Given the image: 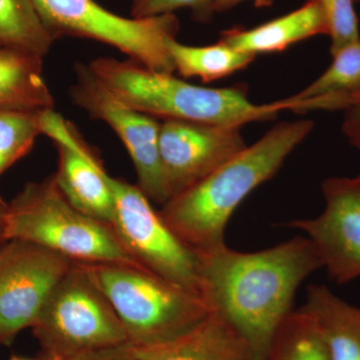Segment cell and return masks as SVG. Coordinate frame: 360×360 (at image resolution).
I'll use <instances>...</instances> for the list:
<instances>
[{
    "label": "cell",
    "instance_id": "cell-1",
    "mask_svg": "<svg viewBox=\"0 0 360 360\" xmlns=\"http://www.w3.org/2000/svg\"><path fill=\"white\" fill-rule=\"evenodd\" d=\"M200 293L210 311L236 329L252 360H265L277 331L293 311L303 281L322 269L307 236L243 252L224 245L196 251Z\"/></svg>",
    "mask_w": 360,
    "mask_h": 360
},
{
    "label": "cell",
    "instance_id": "cell-2",
    "mask_svg": "<svg viewBox=\"0 0 360 360\" xmlns=\"http://www.w3.org/2000/svg\"><path fill=\"white\" fill-rule=\"evenodd\" d=\"M312 129L309 120L279 123L206 179L170 198L162 205L161 217L193 250L224 245L227 224L236 208L277 174Z\"/></svg>",
    "mask_w": 360,
    "mask_h": 360
},
{
    "label": "cell",
    "instance_id": "cell-3",
    "mask_svg": "<svg viewBox=\"0 0 360 360\" xmlns=\"http://www.w3.org/2000/svg\"><path fill=\"white\" fill-rule=\"evenodd\" d=\"M89 66L120 101L158 120L241 127L246 123L271 120L283 110H295L290 97L257 104L248 99L243 87L200 86L169 73L148 70L130 59L98 58Z\"/></svg>",
    "mask_w": 360,
    "mask_h": 360
},
{
    "label": "cell",
    "instance_id": "cell-4",
    "mask_svg": "<svg viewBox=\"0 0 360 360\" xmlns=\"http://www.w3.org/2000/svg\"><path fill=\"white\" fill-rule=\"evenodd\" d=\"M4 238L30 241L78 264L144 269L123 248L110 225L87 217L66 200L53 176L30 182L7 203Z\"/></svg>",
    "mask_w": 360,
    "mask_h": 360
},
{
    "label": "cell",
    "instance_id": "cell-5",
    "mask_svg": "<svg viewBox=\"0 0 360 360\" xmlns=\"http://www.w3.org/2000/svg\"><path fill=\"white\" fill-rule=\"evenodd\" d=\"M85 265L134 347H155L174 340L212 312L200 293L148 270L127 265Z\"/></svg>",
    "mask_w": 360,
    "mask_h": 360
},
{
    "label": "cell",
    "instance_id": "cell-6",
    "mask_svg": "<svg viewBox=\"0 0 360 360\" xmlns=\"http://www.w3.org/2000/svg\"><path fill=\"white\" fill-rule=\"evenodd\" d=\"M32 329L47 356L63 360L129 342L110 300L78 262L52 291Z\"/></svg>",
    "mask_w": 360,
    "mask_h": 360
},
{
    "label": "cell",
    "instance_id": "cell-7",
    "mask_svg": "<svg viewBox=\"0 0 360 360\" xmlns=\"http://www.w3.org/2000/svg\"><path fill=\"white\" fill-rule=\"evenodd\" d=\"M45 26L56 39L82 37L110 45L139 65L156 72L174 75L168 51L176 39L179 18L172 14L127 18L111 13L96 0H32Z\"/></svg>",
    "mask_w": 360,
    "mask_h": 360
},
{
    "label": "cell",
    "instance_id": "cell-8",
    "mask_svg": "<svg viewBox=\"0 0 360 360\" xmlns=\"http://www.w3.org/2000/svg\"><path fill=\"white\" fill-rule=\"evenodd\" d=\"M108 180L115 198L110 226L123 248L144 269L200 293L196 251L169 229L141 187L110 175Z\"/></svg>",
    "mask_w": 360,
    "mask_h": 360
},
{
    "label": "cell",
    "instance_id": "cell-9",
    "mask_svg": "<svg viewBox=\"0 0 360 360\" xmlns=\"http://www.w3.org/2000/svg\"><path fill=\"white\" fill-rule=\"evenodd\" d=\"M75 75V82L70 89L72 103L94 120L110 125L134 162L137 186L149 200L165 205L168 194L161 170L158 118L120 101L94 75L89 65L77 63Z\"/></svg>",
    "mask_w": 360,
    "mask_h": 360
},
{
    "label": "cell",
    "instance_id": "cell-10",
    "mask_svg": "<svg viewBox=\"0 0 360 360\" xmlns=\"http://www.w3.org/2000/svg\"><path fill=\"white\" fill-rule=\"evenodd\" d=\"M75 262L44 246L8 239L0 246V345L32 328Z\"/></svg>",
    "mask_w": 360,
    "mask_h": 360
},
{
    "label": "cell",
    "instance_id": "cell-11",
    "mask_svg": "<svg viewBox=\"0 0 360 360\" xmlns=\"http://www.w3.org/2000/svg\"><path fill=\"white\" fill-rule=\"evenodd\" d=\"M321 193V214L281 226L304 232L330 278L349 283L360 277V174L329 177L322 182Z\"/></svg>",
    "mask_w": 360,
    "mask_h": 360
},
{
    "label": "cell",
    "instance_id": "cell-12",
    "mask_svg": "<svg viewBox=\"0 0 360 360\" xmlns=\"http://www.w3.org/2000/svg\"><path fill=\"white\" fill-rule=\"evenodd\" d=\"M246 146L240 127L163 120L160 156L168 200L206 179Z\"/></svg>",
    "mask_w": 360,
    "mask_h": 360
},
{
    "label": "cell",
    "instance_id": "cell-13",
    "mask_svg": "<svg viewBox=\"0 0 360 360\" xmlns=\"http://www.w3.org/2000/svg\"><path fill=\"white\" fill-rule=\"evenodd\" d=\"M41 134L58 150V168L53 175L66 200L87 217L110 225L115 198L108 174L87 148L72 124L53 110L40 111Z\"/></svg>",
    "mask_w": 360,
    "mask_h": 360
},
{
    "label": "cell",
    "instance_id": "cell-14",
    "mask_svg": "<svg viewBox=\"0 0 360 360\" xmlns=\"http://www.w3.org/2000/svg\"><path fill=\"white\" fill-rule=\"evenodd\" d=\"M134 349L139 360H252L245 340L212 311L174 340Z\"/></svg>",
    "mask_w": 360,
    "mask_h": 360
},
{
    "label": "cell",
    "instance_id": "cell-15",
    "mask_svg": "<svg viewBox=\"0 0 360 360\" xmlns=\"http://www.w3.org/2000/svg\"><path fill=\"white\" fill-rule=\"evenodd\" d=\"M328 35V23L319 0H307L300 8L250 30L233 27L221 32L220 41L253 54L285 51L315 35Z\"/></svg>",
    "mask_w": 360,
    "mask_h": 360
},
{
    "label": "cell",
    "instance_id": "cell-16",
    "mask_svg": "<svg viewBox=\"0 0 360 360\" xmlns=\"http://www.w3.org/2000/svg\"><path fill=\"white\" fill-rule=\"evenodd\" d=\"M302 309L314 321L329 360H360V307L323 284H310Z\"/></svg>",
    "mask_w": 360,
    "mask_h": 360
},
{
    "label": "cell",
    "instance_id": "cell-17",
    "mask_svg": "<svg viewBox=\"0 0 360 360\" xmlns=\"http://www.w3.org/2000/svg\"><path fill=\"white\" fill-rule=\"evenodd\" d=\"M42 59L18 49L0 47V110L37 112L53 110Z\"/></svg>",
    "mask_w": 360,
    "mask_h": 360
},
{
    "label": "cell",
    "instance_id": "cell-18",
    "mask_svg": "<svg viewBox=\"0 0 360 360\" xmlns=\"http://www.w3.org/2000/svg\"><path fill=\"white\" fill-rule=\"evenodd\" d=\"M328 70L292 96L309 110H345L360 97V40L331 54Z\"/></svg>",
    "mask_w": 360,
    "mask_h": 360
},
{
    "label": "cell",
    "instance_id": "cell-19",
    "mask_svg": "<svg viewBox=\"0 0 360 360\" xmlns=\"http://www.w3.org/2000/svg\"><path fill=\"white\" fill-rule=\"evenodd\" d=\"M167 49L180 77H200L205 84L245 70L255 59L253 54L236 51L220 40L207 46H191L175 39L168 41Z\"/></svg>",
    "mask_w": 360,
    "mask_h": 360
},
{
    "label": "cell",
    "instance_id": "cell-20",
    "mask_svg": "<svg viewBox=\"0 0 360 360\" xmlns=\"http://www.w3.org/2000/svg\"><path fill=\"white\" fill-rule=\"evenodd\" d=\"M56 40L32 0H0V47L44 58Z\"/></svg>",
    "mask_w": 360,
    "mask_h": 360
},
{
    "label": "cell",
    "instance_id": "cell-21",
    "mask_svg": "<svg viewBox=\"0 0 360 360\" xmlns=\"http://www.w3.org/2000/svg\"><path fill=\"white\" fill-rule=\"evenodd\" d=\"M265 360H329L314 321L302 307L278 329Z\"/></svg>",
    "mask_w": 360,
    "mask_h": 360
},
{
    "label": "cell",
    "instance_id": "cell-22",
    "mask_svg": "<svg viewBox=\"0 0 360 360\" xmlns=\"http://www.w3.org/2000/svg\"><path fill=\"white\" fill-rule=\"evenodd\" d=\"M39 113L0 110V174L32 150L41 134Z\"/></svg>",
    "mask_w": 360,
    "mask_h": 360
},
{
    "label": "cell",
    "instance_id": "cell-23",
    "mask_svg": "<svg viewBox=\"0 0 360 360\" xmlns=\"http://www.w3.org/2000/svg\"><path fill=\"white\" fill-rule=\"evenodd\" d=\"M328 23L330 54L360 40L359 21L355 0H319Z\"/></svg>",
    "mask_w": 360,
    "mask_h": 360
},
{
    "label": "cell",
    "instance_id": "cell-24",
    "mask_svg": "<svg viewBox=\"0 0 360 360\" xmlns=\"http://www.w3.org/2000/svg\"><path fill=\"white\" fill-rule=\"evenodd\" d=\"M181 8L191 9L194 20L208 22L212 20L213 0H132V18H148L172 14Z\"/></svg>",
    "mask_w": 360,
    "mask_h": 360
},
{
    "label": "cell",
    "instance_id": "cell-25",
    "mask_svg": "<svg viewBox=\"0 0 360 360\" xmlns=\"http://www.w3.org/2000/svg\"><path fill=\"white\" fill-rule=\"evenodd\" d=\"M70 360H139L134 347L129 342L78 355Z\"/></svg>",
    "mask_w": 360,
    "mask_h": 360
},
{
    "label": "cell",
    "instance_id": "cell-26",
    "mask_svg": "<svg viewBox=\"0 0 360 360\" xmlns=\"http://www.w3.org/2000/svg\"><path fill=\"white\" fill-rule=\"evenodd\" d=\"M342 131L349 143L360 151V97L345 110Z\"/></svg>",
    "mask_w": 360,
    "mask_h": 360
},
{
    "label": "cell",
    "instance_id": "cell-27",
    "mask_svg": "<svg viewBox=\"0 0 360 360\" xmlns=\"http://www.w3.org/2000/svg\"><path fill=\"white\" fill-rule=\"evenodd\" d=\"M243 1L245 0H213V11L214 13H222ZM252 1L255 2V6L267 7L271 6L274 0H252Z\"/></svg>",
    "mask_w": 360,
    "mask_h": 360
},
{
    "label": "cell",
    "instance_id": "cell-28",
    "mask_svg": "<svg viewBox=\"0 0 360 360\" xmlns=\"http://www.w3.org/2000/svg\"><path fill=\"white\" fill-rule=\"evenodd\" d=\"M7 203L0 196V246L6 241L4 238V227H6V214Z\"/></svg>",
    "mask_w": 360,
    "mask_h": 360
},
{
    "label": "cell",
    "instance_id": "cell-29",
    "mask_svg": "<svg viewBox=\"0 0 360 360\" xmlns=\"http://www.w3.org/2000/svg\"><path fill=\"white\" fill-rule=\"evenodd\" d=\"M9 360H37V359H23V357L16 356V355H13V356L11 357V359ZM37 360H63V359H59V357L46 356V359H37Z\"/></svg>",
    "mask_w": 360,
    "mask_h": 360
},
{
    "label": "cell",
    "instance_id": "cell-30",
    "mask_svg": "<svg viewBox=\"0 0 360 360\" xmlns=\"http://www.w3.org/2000/svg\"><path fill=\"white\" fill-rule=\"evenodd\" d=\"M360 0H355V2H359Z\"/></svg>",
    "mask_w": 360,
    "mask_h": 360
}]
</instances>
